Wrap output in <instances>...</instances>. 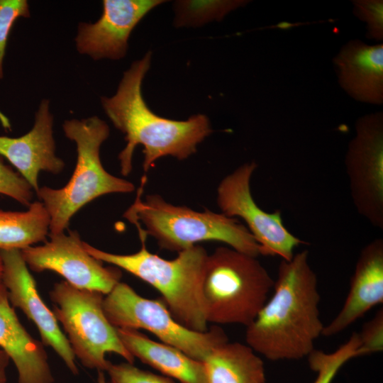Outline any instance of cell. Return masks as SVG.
Here are the masks:
<instances>
[{"label":"cell","mask_w":383,"mask_h":383,"mask_svg":"<svg viewBox=\"0 0 383 383\" xmlns=\"http://www.w3.org/2000/svg\"><path fill=\"white\" fill-rule=\"evenodd\" d=\"M3 116V113L0 111V118Z\"/></svg>","instance_id":"cell-31"},{"label":"cell","mask_w":383,"mask_h":383,"mask_svg":"<svg viewBox=\"0 0 383 383\" xmlns=\"http://www.w3.org/2000/svg\"><path fill=\"white\" fill-rule=\"evenodd\" d=\"M383 303V239L377 238L360 251L345 302L334 318L324 326L323 335L343 332L367 311Z\"/></svg>","instance_id":"cell-15"},{"label":"cell","mask_w":383,"mask_h":383,"mask_svg":"<svg viewBox=\"0 0 383 383\" xmlns=\"http://www.w3.org/2000/svg\"><path fill=\"white\" fill-rule=\"evenodd\" d=\"M360 345L359 357L383 350V310L377 311L372 319L366 322L357 333Z\"/></svg>","instance_id":"cell-27"},{"label":"cell","mask_w":383,"mask_h":383,"mask_svg":"<svg viewBox=\"0 0 383 383\" xmlns=\"http://www.w3.org/2000/svg\"><path fill=\"white\" fill-rule=\"evenodd\" d=\"M50 240L42 245L21 250L28 269L36 272H55L71 285L109 294L120 282L122 273L116 267H105L90 255L77 231L49 234Z\"/></svg>","instance_id":"cell-11"},{"label":"cell","mask_w":383,"mask_h":383,"mask_svg":"<svg viewBox=\"0 0 383 383\" xmlns=\"http://www.w3.org/2000/svg\"><path fill=\"white\" fill-rule=\"evenodd\" d=\"M53 116L50 101L41 100L35 112L32 129L18 138L0 136V155L6 157L36 192L40 171L59 174L64 161L55 154Z\"/></svg>","instance_id":"cell-14"},{"label":"cell","mask_w":383,"mask_h":383,"mask_svg":"<svg viewBox=\"0 0 383 383\" xmlns=\"http://www.w3.org/2000/svg\"><path fill=\"white\" fill-rule=\"evenodd\" d=\"M140 239L141 248L129 255L110 253L84 242L86 251L94 258L122 269L155 289L173 317L196 331L209 329L201 287L208 253L196 245L167 260L150 252Z\"/></svg>","instance_id":"cell-3"},{"label":"cell","mask_w":383,"mask_h":383,"mask_svg":"<svg viewBox=\"0 0 383 383\" xmlns=\"http://www.w3.org/2000/svg\"><path fill=\"white\" fill-rule=\"evenodd\" d=\"M353 13L366 23L368 39L377 42L383 40V1L353 0Z\"/></svg>","instance_id":"cell-24"},{"label":"cell","mask_w":383,"mask_h":383,"mask_svg":"<svg viewBox=\"0 0 383 383\" xmlns=\"http://www.w3.org/2000/svg\"><path fill=\"white\" fill-rule=\"evenodd\" d=\"M141 186L124 216L163 250L181 252L204 241L221 242L238 251L257 257L260 248L245 225L236 218L205 209L196 211L176 206L158 194L141 199Z\"/></svg>","instance_id":"cell-4"},{"label":"cell","mask_w":383,"mask_h":383,"mask_svg":"<svg viewBox=\"0 0 383 383\" xmlns=\"http://www.w3.org/2000/svg\"><path fill=\"white\" fill-rule=\"evenodd\" d=\"M65 136L76 144L77 163L68 183L60 189L40 187L36 192L50 218L49 234L64 233L72 217L87 204L107 194L130 193L134 184L109 173L100 148L109 136L108 124L98 116L66 120Z\"/></svg>","instance_id":"cell-5"},{"label":"cell","mask_w":383,"mask_h":383,"mask_svg":"<svg viewBox=\"0 0 383 383\" xmlns=\"http://www.w3.org/2000/svg\"><path fill=\"white\" fill-rule=\"evenodd\" d=\"M0 347L13 362L18 383H53L48 355L20 322L0 283Z\"/></svg>","instance_id":"cell-17"},{"label":"cell","mask_w":383,"mask_h":383,"mask_svg":"<svg viewBox=\"0 0 383 383\" xmlns=\"http://www.w3.org/2000/svg\"><path fill=\"white\" fill-rule=\"evenodd\" d=\"M257 167L254 161L246 162L226 175L217 188L218 206L226 216L243 220L259 245L260 255L289 260L294 248L306 243L285 227L279 210L265 211L253 199L250 181Z\"/></svg>","instance_id":"cell-10"},{"label":"cell","mask_w":383,"mask_h":383,"mask_svg":"<svg viewBox=\"0 0 383 383\" xmlns=\"http://www.w3.org/2000/svg\"><path fill=\"white\" fill-rule=\"evenodd\" d=\"M333 63L338 84L350 97L362 103L383 104V43L351 40L341 47Z\"/></svg>","instance_id":"cell-16"},{"label":"cell","mask_w":383,"mask_h":383,"mask_svg":"<svg viewBox=\"0 0 383 383\" xmlns=\"http://www.w3.org/2000/svg\"><path fill=\"white\" fill-rule=\"evenodd\" d=\"M345 156L350 196L358 214L383 230V112L360 117Z\"/></svg>","instance_id":"cell-9"},{"label":"cell","mask_w":383,"mask_h":383,"mask_svg":"<svg viewBox=\"0 0 383 383\" xmlns=\"http://www.w3.org/2000/svg\"><path fill=\"white\" fill-rule=\"evenodd\" d=\"M103 309L115 328L145 330L160 342L201 362L216 345L228 338L218 326L204 332L185 327L173 317L161 299L145 298L124 282H119L104 296Z\"/></svg>","instance_id":"cell-8"},{"label":"cell","mask_w":383,"mask_h":383,"mask_svg":"<svg viewBox=\"0 0 383 383\" xmlns=\"http://www.w3.org/2000/svg\"><path fill=\"white\" fill-rule=\"evenodd\" d=\"M28 182L18 172L5 165L0 158V194L12 198L29 206L33 193Z\"/></svg>","instance_id":"cell-25"},{"label":"cell","mask_w":383,"mask_h":383,"mask_svg":"<svg viewBox=\"0 0 383 383\" xmlns=\"http://www.w3.org/2000/svg\"><path fill=\"white\" fill-rule=\"evenodd\" d=\"M272 289V296L245 327L246 344L272 361L307 357L324 328L318 279L307 250L281 260Z\"/></svg>","instance_id":"cell-1"},{"label":"cell","mask_w":383,"mask_h":383,"mask_svg":"<svg viewBox=\"0 0 383 383\" xmlns=\"http://www.w3.org/2000/svg\"><path fill=\"white\" fill-rule=\"evenodd\" d=\"M162 0H104L103 12L95 23L82 22L75 37L77 50L94 60H121L129 36L138 22Z\"/></svg>","instance_id":"cell-13"},{"label":"cell","mask_w":383,"mask_h":383,"mask_svg":"<svg viewBox=\"0 0 383 383\" xmlns=\"http://www.w3.org/2000/svg\"><path fill=\"white\" fill-rule=\"evenodd\" d=\"M97 373V383H110L106 380L104 372L98 370Z\"/></svg>","instance_id":"cell-29"},{"label":"cell","mask_w":383,"mask_h":383,"mask_svg":"<svg viewBox=\"0 0 383 383\" xmlns=\"http://www.w3.org/2000/svg\"><path fill=\"white\" fill-rule=\"evenodd\" d=\"M26 0H0V79L4 77L3 63L10 30L20 17H30Z\"/></svg>","instance_id":"cell-23"},{"label":"cell","mask_w":383,"mask_h":383,"mask_svg":"<svg viewBox=\"0 0 383 383\" xmlns=\"http://www.w3.org/2000/svg\"><path fill=\"white\" fill-rule=\"evenodd\" d=\"M10 360L9 355L3 350H0V383H6V368Z\"/></svg>","instance_id":"cell-28"},{"label":"cell","mask_w":383,"mask_h":383,"mask_svg":"<svg viewBox=\"0 0 383 383\" xmlns=\"http://www.w3.org/2000/svg\"><path fill=\"white\" fill-rule=\"evenodd\" d=\"M150 59L151 52H148L133 62L124 72L116 94L101 99L105 113L115 128L125 134L126 145L118 155L121 172L124 176L132 170L137 145L143 146V167L147 172L160 157L187 159L212 132L209 118L203 114L176 121L160 116L148 108L141 87Z\"/></svg>","instance_id":"cell-2"},{"label":"cell","mask_w":383,"mask_h":383,"mask_svg":"<svg viewBox=\"0 0 383 383\" xmlns=\"http://www.w3.org/2000/svg\"><path fill=\"white\" fill-rule=\"evenodd\" d=\"M274 280L254 257L228 246L209 254L201 294L206 320L248 326L268 299Z\"/></svg>","instance_id":"cell-6"},{"label":"cell","mask_w":383,"mask_h":383,"mask_svg":"<svg viewBox=\"0 0 383 383\" xmlns=\"http://www.w3.org/2000/svg\"><path fill=\"white\" fill-rule=\"evenodd\" d=\"M118 335L134 358L180 383H207L201 361L162 342L155 341L138 330L116 328Z\"/></svg>","instance_id":"cell-18"},{"label":"cell","mask_w":383,"mask_h":383,"mask_svg":"<svg viewBox=\"0 0 383 383\" xmlns=\"http://www.w3.org/2000/svg\"><path fill=\"white\" fill-rule=\"evenodd\" d=\"M106 372L110 383H174L170 377L141 370L128 362L111 363Z\"/></svg>","instance_id":"cell-26"},{"label":"cell","mask_w":383,"mask_h":383,"mask_svg":"<svg viewBox=\"0 0 383 383\" xmlns=\"http://www.w3.org/2000/svg\"><path fill=\"white\" fill-rule=\"evenodd\" d=\"M0 255L3 262L1 283L6 289L11 305L21 309L35 325L43 345L51 347L70 371L78 374L75 356L67 338L52 311L40 298L21 250L1 251Z\"/></svg>","instance_id":"cell-12"},{"label":"cell","mask_w":383,"mask_h":383,"mask_svg":"<svg viewBox=\"0 0 383 383\" xmlns=\"http://www.w3.org/2000/svg\"><path fill=\"white\" fill-rule=\"evenodd\" d=\"M2 273H3V262H2V260L0 255V283L1 282Z\"/></svg>","instance_id":"cell-30"},{"label":"cell","mask_w":383,"mask_h":383,"mask_svg":"<svg viewBox=\"0 0 383 383\" xmlns=\"http://www.w3.org/2000/svg\"><path fill=\"white\" fill-rule=\"evenodd\" d=\"M248 1H187L177 5V24L203 23L209 20H221L230 11L247 4Z\"/></svg>","instance_id":"cell-22"},{"label":"cell","mask_w":383,"mask_h":383,"mask_svg":"<svg viewBox=\"0 0 383 383\" xmlns=\"http://www.w3.org/2000/svg\"><path fill=\"white\" fill-rule=\"evenodd\" d=\"M207 383H265L262 359L249 345L226 339L202 361Z\"/></svg>","instance_id":"cell-19"},{"label":"cell","mask_w":383,"mask_h":383,"mask_svg":"<svg viewBox=\"0 0 383 383\" xmlns=\"http://www.w3.org/2000/svg\"><path fill=\"white\" fill-rule=\"evenodd\" d=\"M104 294L75 287L66 281L54 284L50 292L52 313L62 326L70 347L89 369L106 372L111 363L107 353H115L133 364L135 358L121 341L116 328L104 311Z\"/></svg>","instance_id":"cell-7"},{"label":"cell","mask_w":383,"mask_h":383,"mask_svg":"<svg viewBox=\"0 0 383 383\" xmlns=\"http://www.w3.org/2000/svg\"><path fill=\"white\" fill-rule=\"evenodd\" d=\"M50 218L41 201H34L26 211L0 210V252L21 250L45 241Z\"/></svg>","instance_id":"cell-20"},{"label":"cell","mask_w":383,"mask_h":383,"mask_svg":"<svg viewBox=\"0 0 383 383\" xmlns=\"http://www.w3.org/2000/svg\"><path fill=\"white\" fill-rule=\"evenodd\" d=\"M360 341L357 333L331 353L314 350L308 357L310 368L316 373L312 383H332L341 367L349 360L359 357Z\"/></svg>","instance_id":"cell-21"}]
</instances>
